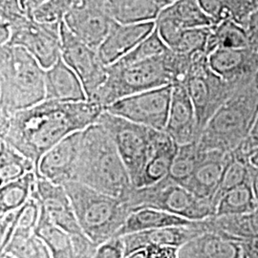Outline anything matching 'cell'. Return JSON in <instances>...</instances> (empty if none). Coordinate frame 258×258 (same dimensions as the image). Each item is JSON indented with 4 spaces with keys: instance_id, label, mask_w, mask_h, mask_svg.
<instances>
[{
    "instance_id": "f6af8a7d",
    "label": "cell",
    "mask_w": 258,
    "mask_h": 258,
    "mask_svg": "<svg viewBox=\"0 0 258 258\" xmlns=\"http://www.w3.org/2000/svg\"><path fill=\"white\" fill-rule=\"evenodd\" d=\"M125 258H148V253H147V249H140L131 252L128 255H126Z\"/></svg>"
},
{
    "instance_id": "484cf974",
    "label": "cell",
    "mask_w": 258,
    "mask_h": 258,
    "mask_svg": "<svg viewBox=\"0 0 258 258\" xmlns=\"http://www.w3.org/2000/svg\"><path fill=\"white\" fill-rule=\"evenodd\" d=\"M195 222L189 221L183 217L177 216L168 212L146 208L131 212L123 227L118 232L117 237L140 231H151L168 227L191 226Z\"/></svg>"
},
{
    "instance_id": "83f0119b",
    "label": "cell",
    "mask_w": 258,
    "mask_h": 258,
    "mask_svg": "<svg viewBox=\"0 0 258 258\" xmlns=\"http://www.w3.org/2000/svg\"><path fill=\"white\" fill-rule=\"evenodd\" d=\"M252 45L249 32L232 20L212 25L207 45V55L217 49H246Z\"/></svg>"
},
{
    "instance_id": "681fc988",
    "label": "cell",
    "mask_w": 258,
    "mask_h": 258,
    "mask_svg": "<svg viewBox=\"0 0 258 258\" xmlns=\"http://www.w3.org/2000/svg\"><path fill=\"white\" fill-rule=\"evenodd\" d=\"M0 258H15L13 257L12 255H10V254H8V253H1V255H0Z\"/></svg>"
},
{
    "instance_id": "ffe728a7",
    "label": "cell",
    "mask_w": 258,
    "mask_h": 258,
    "mask_svg": "<svg viewBox=\"0 0 258 258\" xmlns=\"http://www.w3.org/2000/svg\"><path fill=\"white\" fill-rule=\"evenodd\" d=\"M206 232L202 221H196L191 226H178L140 231L121 236L124 244L125 256L137 249L151 245L182 248L185 244Z\"/></svg>"
},
{
    "instance_id": "52a82bcc",
    "label": "cell",
    "mask_w": 258,
    "mask_h": 258,
    "mask_svg": "<svg viewBox=\"0 0 258 258\" xmlns=\"http://www.w3.org/2000/svg\"><path fill=\"white\" fill-rule=\"evenodd\" d=\"M131 212L151 208L183 217L189 221H203L215 216L212 202L199 199L186 187L168 177L146 187H133L123 200Z\"/></svg>"
},
{
    "instance_id": "4fadbf2b",
    "label": "cell",
    "mask_w": 258,
    "mask_h": 258,
    "mask_svg": "<svg viewBox=\"0 0 258 258\" xmlns=\"http://www.w3.org/2000/svg\"><path fill=\"white\" fill-rule=\"evenodd\" d=\"M67 29L83 43L98 50L115 21L90 0H77L65 17Z\"/></svg>"
},
{
    "instance_id": "8fae6325",
    "label": "cell",
    "mask_w": 258,
    "mask_h": 258,
    "mask_svg": "<svg viewBox=\"0 0 258 258\" xmlns=\"http://www.w3.org/2000/svg\"><path fill=\"white\" fill-rule=\"evenodd\" d=\"M173 85L138 93L112 103L105 110L125 120L165 131L169 116Z\"/></svg>"
},
{
    "instance_id": "9a60e30c",
    "label": "cell",
    "mask_w": 258,
    "mask_h": 258,
    "mask_svg": "<svg viewBox=\"0 0 258 258\" xmlns=\"http://www.w3.org/2000/svg\"><path fill=\"white\" fill-rule=\"evenodd\" d=\"M35 194L40 202L42 212L53 224L73 236L85 235L63 185L53 184L37 175Z\"/></svg>"
},
{
    "instance_id": "8992f818",
    "label": "cell",
    "mask_w": 258,
    "mask_h": 258,
    "mask_svg": "<svg viewBox=\"0 0 258 258\" xmlns=\"http://www.w3.org/2000/svg\"><path fill=\"white\" fill-rule=\"evenodd\" d=\"M166 53L134 63L116 62L108 66L106 80L91 102L105 109L123 98L172 84Z\"/></svg>"
},
{
    "instance_id": "e0dca14e",
    "label": "cell",
    "mask_w": 258,
    "mask_h": 258,
    "mask_svg": "<svg viewBox=\"0 0 258 258\" xmlns=\"http://www.w3.org/2000/svg\"><path fill=\"white\" fill-rule=\"evenodd\" d=\"M231 155V152L219 150L202 152L200 162L184 187L199 199L212 202L216 209L215 199Z\"/></svg>"
},
{
    "instance_id": "cb8c5ba5",
    "label": "cell",
    "mask_w": 258,
    "mask_h": 258,
    "mask_svg": "<svg viewBox=\"0 0 258 258\" xmlns=\"http://www.w3.org/2000/svg\"><path fill=\"white\" fill-rule=\"evenodd\" d=\"M115 22L133 24L156 21L161 8L152 0H90Z\"/></svg>"
},
{
    "instance_id": "2e32d148",
    "label": "cell",
    "mask_w": 258,
    "mask_h": 258,
    "mask_svg": "<svg viewBox=\"0 0 258 258\" xmlns=\"http://www.w3.org/2000/svg\"><path fill=\"white\" fill-rule=\"evenodd\" d=\"M82 137L83 131L73 133L47 151L39 161L37 175L59 185L71 182Z\"/></svg>"
},
{
    "instance_id": "44dd1931",
    "label": "cell",
    "mask_w": 258,
    "mask_h": 258,
    "mask_svg": "<svg viewBox=\"0 0 258 258\" xmlns=\"http://www.w3.org/2000/svg\"><path fill=\"white\" fill-rule=\"evenodd\" d=\"M45 89L49 101L63 102H87L83 83L74 71L60 57L45 70Z\"/></svg>"
},
{
    "instance_id": "8d00e7d4",
    "label": "cell",
    "mask_w": 258,
    "mask_h": 258,
    "mask_svg": "<svg viewBox=\"0 0 258 258\" xmlns=\"http://www.w3.org/2000/svg\"><path fill=\"white\" fill-rule=\"evenodd\" d=\"M77 0H47L34 10L31 18L45 24H61Z\"/></svg>"
},
{
    "instance_id": "7a4b0ae2",
    "label": "cell",
    "mask_w": 258,
    "mask_h": 258,
    "mask_svg": "<svg viewBox=\"0 0 258 258\" xmlns=\"http://www.w3.org/2000/svg\"><path fill=\"white\" fill-rule=\"evenodd\" d=\"M71 182L122 200L134 187L114 141L98 122L83 130Z\"/></svg>"
},
{
    "instance_id": "ac0fdd59",
    "label": "cell",
    "mask_w": 258,
    "mask_h": 258,
    "mask_svg": "<svg viewBox=\"0 0 258 258\" xmlns=\"http://www.w3.org/2000/svg\"><path fill=\"white\" fill-rule=\"evenodd\" d=\"M155 29L156 21L133 24L115 22L98 49L102 62L106 66L116 63L150 36Z\"/></svg>"
},
{
    "instance_id": "5b68a950",
    "label": "cell",
    "mask_w": 258,
    "mask_h": 258,
    "mask_svg": "<svg viewBox=\"0 0 258 258\" xmlns=\"http://www.w3.org/2000/svg\"><path fill=\"white\" fill-rule=\"evenodd\" d=\"M83 233L98 247L117 237L131 211L122 199L77 182L63 185Z\"/></svg>"
},
{
    "instance_id": "4dcf8cb0",
    "label": "cell",
    "mask_w": 258,
    "mask_h": 258,
    "mask_svg": "<svg viewBox=\"0 0 258 258\" xmlns=\"http://www.w3.org/2000/svg\"><path fill=\"white\" fill-rule=\"evenodd\" d=\"M258 211V202L251 182L226 192L218 201L215 216L243 215Z\"/></svg>"
},
{
    "instance_id": "74e56055",
    "label": "cell",
    "mask_w": 258,
    "mask_h": 258,
    "mask_svg": "<svg viewBox=\"0 0 258 258\" xmlns=\"http://www.w3.org/2000/svg\"><path fill=\"white\" fill-rule=\"evenodd\" d=\"M25 17L28 16L21 8L19 0H0V22L11 25Z\"/></svg>"
},
{
    "instance_id": "d6986e66",
    "label": "cell",
    "mask_w": 258,
    "mask_h": 258,
    "mask_svg": "<svg viewBox=\"0 0 258 258\" xmlns=\"http://www.w3.org/2000/svg\"><path fill=\"white\" fill-rule=\"evenodd\" d=\"M178 146L198 142L200 133L196 112L184 84H174L169 116L165 129Z\"/></svg>"
},
{
    "instance_id": "9c48e42d",
    "label": "cell",
    "mask_w": 258,
    "mask_h": 258,
    "mask_svg": "<svg viewBox=\"0 0 258 258\" xmlns=\"http://www.w3.org/2000/svg\"><path fill=\"white\" fill-rule=\"evenodd\" d=\"M184 86L194 103L200 136L215 112L238 91L212 71L207 54L194 56Z\"/></svg>"
},
{
    "instance_id": "5bb4252c",
    "label": "cell",
    "mask_w": 258,
    "mask_h": 258,
    "mask_svg": "<svg viewBox=\"0 0 258 258\" xmlns=\"http://www.w3.org/2000/svg\"><path fill=\"white\" fill-rule=\"evenodd\" d=\"M214 73L240 90L250 85L258 71L257 55L253 47L217 49L208 55Z\"/></svg>"
},
{
    "instance_id": "6da1fadb",
    "label": "cell",
    "mask_w": 258,
    "mask_h": 258,
    "mask_svg": "<svg viewBox=\"0 0 258 258\" xmlns=\"http://www.w3.org/2000/svg\"><path fill=\"white\" fill-rule=\"evenodd\" d=\"M104 108L93 102L45 100L35 106L0 117V140L38 167L40 159L60 141L97 122Z\"/></svg>"
},
{
    "instance_id": "d6a6232c",
    "label": "cell",
    "mask_w": 258,
    "mask_h": 258,
    "mask_svg": "<svg viewBox=\"0 0 258 258\" xmlns=\"http://www.w3.org/2000/svg\"><path fill=\"white\" fill-rule=\"evenodd\" d=\"M4 252L15 258H53L46 243L35 232L16 231Z\"/></svg>"
},
{
    "instance_id": "836d02e7",
    "label": "cell",
    "mask_w": 258,
    "mask_h": 258,
    "mask_svg": "<svg viewBox=\"0 0 258 258\" xmlns=\"http://www.w3.org/2000/svg\"><path fill=\"white\" fill-rule=\"evenodd\" d=\"M201 155L202 151H200L197 142L179 146L167 177L177 184L184 186L194 174L200 162Z\"/></svg>"
},
{
    "instance_id": "ee69618b",
    "label": "cell",
    "mask_w": 258,
    "mask_h": 258,
    "mask_svg": "<svg viewBox=\"0 0 258 258\" xmlns=\"http://www.w3.org/2000/svg\"><path fill=\"white\" fill-rule=\"evenodd\" d=\"M251 184L258 202V166L251 167Z\"/></svg>"
},
{
    "instance_id": "7402d4cb",
    "label": "cell",
    "mask_w": 258,
    "mask_h": 258,
    "mask_svg": "<svg viewBox=\"0 0 258 258\" xmlns=\"http://www.w3.org/2000/svg\"><path fill=\"white\" fill-rule=\"evenodd\" d=\"M180 258H245L243 245L207 231L180 249Z\"/></svg>"
},
{
    "instance_id": "7dc6e473",
    "label": "cell",
    "mask_w": 258,
    "mask_h": 258,
    "mask_svg": "<svg viewBox=\"0 0 258 258\" xmlns=\"http://www.w3.org/2000/svg\"><path fill=\"white\" fill-rule=\"evenodd\" d=\"M250 164L253 166H258V148L250 153Z\"/></svg>"
},
{
    "instance_id": "e575fe53",
    "label": "cell",
    "mask_w": 258,
    "mask_h": 258,
    "mask_svg": "<svg viewBox=\"0 0 258 258\" xmlns=\"http://www.w3.org/2000/svg\"><path fill=\"white\" fill-rule=\"evenodd\" d=\"M211 33V27L186 29L181 35L179 41L171 51L184 55L207 54V45Z\"/></svg>"
},
{
    "instance_id": "b9f144b4",
    "label": "cell",
    "mask_w": 258,
    "mask_h": 258,
    "mask_svg": "<svg viewBox=\"0 0 258 258\" xmlns=\"http://www.w3.org/2000/svg\"><path fill=\"white\" fill-rule=\"evenodd\" d=\"M247 30L249 32V37L252 44L258 43V7L251 14L247 25Z\"/></svg>"
},
{
    "instance_id": "7bdbcfd3",
    "label": "cell",
    "mask_w": 258,
    "mask_h": 258,
    "mask_svg": "<svg viewBox=\"0 0 258 258\" xmlns=\"http://www.w3.org/2000/svg\"><path fill=\"white\" fill-rule=\"evenodd\" d=\"M45 1H47V0H19L21 8L23 9L28 17H30V18L32 16V13L34 12V10L37 8L40 4H42Z\"/></svg>"
},
{
    "instance_id": "60d3db41",
    "label": "cell",
    "mask_w": 258,
    "mask_h": 258,
    "mask_svg": "<svg viewBox=\"0 0 258 258\" xmlns=\"http://www.w3.org/2000/svg\"><path fill=\"white\" fill-rule=\"evenodd\" d=\"M258 148V116L256 120L253 123V126L249 132L248 138L245 140V142L240 146L239 148H236L240 151L244 152L245 154L250 157V153Z\"/></svg>"
},
{
    "instance_id": "ab89813d",
    "label": "cell",
    "mask_w": 258,
    "mask_h": 258,
    "mask_svg": "<svg viewBox=\"0 0 258 258\" xmlns=\"http://www.w3.org/2000/svg\"><path fill=\"white\" fill-rule=\"evenodd\" d=\"M145 249L148 258H180V248L151 245Z\"/></svg>"
},
{
    "instance_id": "603a6c76",
    "label": "cell",
    "mask_w": 258,
    "mask_h": 258,
    "mask_svg": "<svg viewBox=\"0 0 258 258\" xmlns=\"http://www.w3.org/2000/svg\"><path fill=\"white\" fill-rule=\"evenodd\" d=\"M179 146L166 131L155 130L153 150L137 187L157 184L166 178L172 166Z\"/></svg>"
},
{
    "instance_id": "30bf717a",
    "label": "cell",
    "mask_w": 258,
    "mask_h": 258,
    "mask_svg": "<svg viewBox=\"0 0 258 258\" xmlns=\"http://www.w3.org/2000/svg\"><path fill=\"white\" fill-rule=\"evenodd\" d=\"M61 24L40 23L25 17L11 25L8 24L11 38L6 45L24 49L44 70H48L61 57Z\"/></svg>"
},
{
    "instance_id": "f35d334b",
    "label": "cell",
    "mask_w": 258,
    "mask_h": 258,
    "mask_svg": "<svg viewBox=\"0 0 258 258\" xmlns=\"http://www.w3.org/2000/svg\"><path fill=\"white\" fill-rule=\"evenodd\" d=\"M92 258H125L122 237H115L98 247Z\"/></svg>"
},
{
    "instance_id": "7c38bea8",
    "label": "cell",
    "mask_w": 258,
    "mask_h": 258,
    "mask_svg": "<svg viewBox=\"0 0 258 258\" xmlns=\"http://www.w3.org/2000/svg\"><path fill=\"white\" fill-rule=\"evenodd\" d=\"M60 37L61 58L80 78L88 102H91L106 80L108 66L102 62L98 50L75 37L63 22L60 27Z\"/></svg>"
},
{
    "instance_id": "d590c367",
    "label": "cell",
    "mask_w": 258,
    "mask_h": 258,
    "mask_svg": "<svg viewBox=\"0 0 258 258\" xmlns=\"http://www.w3.org/2000/svg\"><path fill=\"white\" fill-rule=\"evenodd\" d=\"M168 50L169 48L166 46V43L160 37L157 29H155L150 36L144 39L138 46L135 47L130 53L123 56L117 62H120L122 64H129L143 61L158 55H163Z\"/></svg>"
},
{
    "instance_id": "f546056e",
    "label": "cell",
    "mask_w": 258,
    "mask_h": 258,
    "mask_svg": "<svg viewBox=\"0 0 258 258\" xmlns=\"http://www.w3.org/2000/svg\"><path fill=\"white\" fill-rule=\"evenodd\" d=\"M37 174L33 171L0 188V216L22 208L37 187Z\"/></svg>"
},
{
    "instance_id": "c3c4849f",
    "label": "cell",
    "mask_w": 258,
    "mask_h": 258,
    "mask_svg": "<svg viewBox=\"0 0 258 258\" xmlns=\"http://www.w3.org/2000/svg\"><path fill=\"white\" fill-rule=\"evenodd\" d=\"M252 85L254 87V89L258 92V71L256 72V74L253 78V81H252Z\"/></svg>"
},
{
    "instance_id": "f1b7e54d",
    "label": "cell",
    "mask_w": 258,
    "mask_h": 258,
    "mask_svg": "<svg viewBox=\"0 0 258 258\" xmlns=\"http://www.w3.org/2000/svg\"><path fill=\"white\" fill-rule=\"evenodd\" d=\"M35 233L46 243L53 258H81L73 235L59 229L41 210L40 219Z\"/></svg>"
},
{
    "instance_id": "816d5d0a",
    "label": "cell",
    "mask_w": 258,
    "mask_h": 258,
    "mask_svg": "<svg viewBox=\"0 0 258 258\" xmlns=\"http://www.w3.org/2000/svg\"><path fill=\"white\" fill-rule=\"evenodd\" d=\"M257 1H258V0H257Z\"/></svg>"
},
{
    "instance_id": "ba28073f",
    "label": "cell",
    "mask_w": 258,
    "mask_h": 258,
    "mask_svg": "<svg viewBox=\"0 0 258 258\" xmlns=\"http://www.w3.org/2000/svg\"><path fill=\"white\" fill-rule=\"evenodd\" d=\"M97 122L114 141L132 184L137 187L152 154L155 129L125 120L105 109Z\"/></svg>"
},
{
    "instance_id": "d4e9b609",
    "label": "cell",
    "mask_w": 258,
    "mask_h": 258,
    "mask_svg": "<svg viewBox=\"0 0 258 258\" xmlns=\"http://www.w3.org/2000/svg\"><path fill=\"white\" fill-rule=\"evenodd\" d=\"M206 232L211 231L242 244L258 239V211L243 215L212 216L202 221Z\"/></svg>"
},
{
    "instance_id": "f907efd6",
    "label": "cell",
    "mask_w": 258,
    "mask_h": 258,
    "mask_svg": "<svg viewBox=\"0 0 258 258\" xmlns=\"http://www.w3.org/2000/svg\"><path fill=\"white\" fill-rule=\"evenodd\" d=\"M251 46L254 48V50H255V53H256V55H257V59H258V43H253Z\"/></svg>"
},
{
    "instance_id": "3957f363",
    "label": "cell",
    "mask_w": 258,
    "mask_h": 258,
    "mask_svg": "<svg viewBox=\"0 0 258 258\" xmlns=\"http://www.w3.org/2000/svg\"><path fill=\"white\" fill-rule=\"evenodd\" d=\"M45 70L20 47H0V117L45 101Z\"/></svg>"
},
{
    "instance_id": "1f68e13d",
    "label": "cell",
    "mask_w": 258,
    "mask_h": 258,
    "mask_svg": "<svg viewBox=\"0 0 258 258\" xmlns=\"http://www.w3.org/2000/svg\"><path fill=\"white\" fill-rule=\"evenodd\" d=\"M0 154L1 186L18 180L29 172L35 171L37 173L35 164L29 158L2 140H0Z\"/></svg>"
},
{
    "instance_id": "277c9868",
    "label": "cell",
    "mask_w": 258,
    "mask_h": 258,
    "mask_svg": "<svg viewBox=\"0 0 258 258\" xmlns=\"http://www.w3.org/2000/svg\"><path fill=\"white\" fill-rule=\"evenodd\" d=\"M257 116L258 92L251 83L235 93L209 120L197 142L200 151H234L248 138Z\"/></svg>"
},
{
    "instance_id": "4316f807",
    "label": "cell",
    "mask_w": 258,
    "mask_h": 258,
    "mask_svg": "<svg viewBox=\"0 0 258 258\" xmlns=\"http://www.w3.org/2000/svg\"><path fill=\"white\" fill-rule=\"evenodd\" d=\"M158 18L166 19L181 30L213 25L212 19L200 7L198 0H176L171 5L161 10Z\"/></svg>"
},
{
    "instance_id": "bcb514c9",
    "label": "cell",
    "mask_w": 258,
    "mask_h": 258,
    "mask_svg": "<svg viewBox=\"0 0 258 258\" xmlns=\"http://www.w3.org/2000/svg\"><path fill=\"white\" fill-rule=\"evenodd\" d=\"M154 3H156L157 5L161 8V9H164L167 6L171 5L172 3H174L176 0H152Z\"/></svg>"
}]
</instances>
